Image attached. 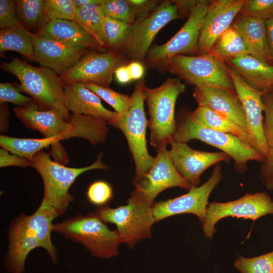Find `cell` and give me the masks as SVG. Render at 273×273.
Listing matches in <instances>:
<instances>
[{"label": "cell", "instance_id": "1", "mask_svg": "<svg viewBox=\"0 0 273 273\" xmlns=\"http://www.w3.org/2000/svg\"><path fill=\"white\" fill-rule=\"evenodd\" d=\"M1 67L18 79L17 89L30 96L40 109H55L66 121L70 120L64 83L56 72L43 66H34L17 57L3 61Z\"/></svg>", "mask_w": 273, "mask_h": 273}, {"label": "cell", "instance_id": "2", "mask_svg": "<svg viewBox=\"0 0 273 273\" xmlns=\"http://www.w3.org/2000/svg\"><path fill=\"white\" fill-rule=\"evenodd\" d=\"M52 231L81 244L91 255L101 259L118 255L122 243L117 230H110L94 212L77 214L54 223Z\"/></svg>", "mask_w": 273, "mask_h": 273}, {"label": "cell", "instance_id": "3", "mask_svg": "<svg viewBox=\"0 0 273 273\" xmlns=\"http://www.w3.org/2000/svg\"><path fill=\"white\" fill-rule=\"evenodd\" d=\"M100 152L91 165L80 168L65 166L51 158L49 153L41 150L33 157V167L40 174L44 187L42 201L53 207L59 216L64 214L75 198L69 189L76 179L83 172L93 169H106L108 166L102 161Z\"/></svg>", "mask_w": 273, "mask_h": 273}, {"label": "cell", "instance_id": "4", "mask_svg": "<svg viewBox=\"0 0 273 273\" xmlns=\"http://www.w3.org/2000/svg\"><path fill=\"white\" fill-rule=\"evenodd\" d=\"M186 90L185 84L176 78H168L155 88L145 87V101L148 108L150 145L156 149L173 141L176 127L174 118L176 102Z\"/></svg>", "mask_w": 273, "mask_h": 273}, {"label": "cell", "instance_id": "5", "mask_svg": "<svg viewBox=\"0 0 273 273\" xmlns=\"http://www.w3.org/2000/svg\"><path fill=\"white\" fill-rule=\"evenodd\" d=\"M145 82L141 79L130 96L126 112L119 115L111 125L121 130L125 136L135 165L133 184L139 181L151 168L154 157L149 153L146 141L148 121L145 109Z\"/></svg>", "mask_w": 273, "mask_h": 273}, {"label": "cell", "instance_id": "6", "mask_svg": "<svg viewBox=\"0 0 273 273\" xmlns=\"http://www.w3.org/2000/svg\"><path fill=\"white\" fill-rule=\"evenodd\" d=\"M192 140L201 141L226 153L233 160L235 169L241 173L246 172L249 161L261 163L265 159L238 138L207 127L193 120L189 114L176 123L173 141L187 143Z\"/></svg>", "mask_w": 273, "mask_h": 273}, {"label": "cell", "instance_id": "7", "mask_svg": "<svg viewBox=\"0 0 273 273\" xmlns=\"http://www.w3.org/2000/svg\"><path fill=\"white\" fill-rule=\"evenodd\" d=\"M94 213L104 223L115 224L121 243L130 249L152 237V227L156 222L152 206L131 195L126 205L111 208L107 204L98 207Z\"/></svg>", "mask_w": 273, "mask_h": 273}, {"label": "cell", "instance_id": "8", "mask_svg": "<svg viewBox=\"0 0 273 273\" xmlns=\"http://www.w3.org/2000/svg\"><path fill=\"white\" fill-rule=\"evenodd\" d=\"M167 70L187 83L235 90L225 62L214 54L179 55L164 65Z\"/></svg>", "mask_w": 273, "mask_h": 273}, {"label": "cell", "instance_id": "9", "mask_svg": "<svg viewBox=\"0 0 273 273\" xmlns=\"http://www.w3.org/2000/svg\"><path fill=\"white\" fill-rule=\"evenodd\" d=\"M211 2L197 1L180 29L166 42L150 49L146 58L148 63L164 66L175 56L197 54L201 27Z\"/></svg>", "mask_w": 273, "mask_h": 273}, {"label": "cell", "instance_id": "10", "mask_svg": "<svg viewBox=\"0 0 273 273\" xmlns=\"http://www.w3.org/2000/svg\"><path fill=\"white\" fill-rule=\"evenodd\" d=\"M268 214H273V200L266 192L247 193L243 197L227 202H213L208 204L202 230L210 240L215 232V225L228 216L250 219L253 221Z\"/></svg>", "mask_w": 273, "mask_h": 273}, {"label": "cell", "instance_id": "11", "mask_svg": "<svg viewBox=\"0 0 273 273\" xmlns=\"http://www.w3.org/2000/svg\"><path fill=\"white\" fill-rule=\"evenodd\" d=\"M181 17L173 1L161 3L149 15L131 25L130 35L122 49L124 54L133 61L144 60L160 30L170 22Z\"/></svg>", "mask_w": 273, "mask_h": 273}, {"label": "cell", "instance_id": "12", "mask_svg": "<svg viewBox=\"0 0 273 273\" xmlns=\"http://www.w3.org/2000/svg\"><path fill=\"white\" fill-rule=\"evenodd\" d=\"M152 165L137 183L131 195L153 206L154 200L162 191L172 187L189 191L192 186L176 171L167 146L156 149Z\"/></svg>", "mask_w": 273, "mask_h": 273}, {"label": "cell", "instance_id": "13", "mask_svg": "<svg viewBox=\"0 0 273 273\" xmlns=\"http://www.w3.org/2000/svg\"><path fill=\"white\" fill-rule=\"evenodd\" d=\"M221 170L222 166L218 163L215 165L211 176L202 185L192 186L187 193L180 196L154 202L152 209L156 222L175 215L189 213L197 216L203 223L209 197L222 179Z\"/></svg>", "mask_w": 273, "mask_h": 273}, {"label": "cell", "instance_id": "14", "mask_svg": "<svg viewBox=\"0 0 273 273\" xmlns=\"http://www.w3.org/2000/svg\"><path fill=\"white\" fill-rule=\"evenodd\" d=\"M125 61V55L118 50L88 52L59 76L64 84L80 82L109 87L115 71Z\"/></svg>", "mask_w": 273, "mask_h": 273}, {"label": "cell", "instance_id": "15", "mask_svg": "<svg viewBox=\"0 0 273 273\" xmlns=\"http://www.w3.org/2000/svg\"><path fill=\"white\" fill-rule=\"evenodd\" d=\"M228 70L243 106L250 146L265 158L268 150L263 131L264 105L262 98L266 93L251 86L235 69L229 66Z\"/></svg>", "mask_w": 273, "mask_h": 273}, {"label": "cell", "instance_id": "16", "mask_svg": "<svg viewBox=\"0 0 273 273\" xmlns=\"http://www.w3.org/2000/svg\"><path fill=\"white\" fill-rule=\"evenodd\" d=\"M169 150L178 173L192 186L198 187L200 177L209 167L221 162H229L230 157L221 152H211L192 149L187 143L172 141Z\"/></svg>", "mask_w": 273, "mask_h": 273}, {"label": "cell", "instance_id": "17", "mask_svg": "<svg viewBox=\"0 0 273 273\" xmlns=\"http://www.w3.org/2000/svg\"><path fill=\"white\" fill-rule=\"evenodd\" d=\"M33 61L60 75L71 68L88 49L74 47L38 33L30 32Z\"/></svg>", "mask_w": 273, "mask_h": 273}, {"label": "cell", "instance_id": "18", "mask_svg": "<svg viewBox=\"0 0 273 273\" xmlns=\"http://www.w3.org/2000/svg\"><path fill=\"white\" fill-rule=\"evenodd\" d=\"M245 0H217L209 5L200 32L198 55L210 53L217 39L233 24Z\"/></svg>", "mask_w": 273, "mask_h": 273}, {"label": "cell", "instance_id": "19", "mask_svg": "<svg viewBox=\"0 0 273 273\" xmlns=\"http://www.w3.org/2000/svg\"><path fill=\"white\" fill-rule=\"evenodd\" d=\"M193 96L198 106L212 109L248 131L243 106L235 90L213 86H195Z\"/></svg>", "mask_w": 273, "mask_h": 273}, {"label": "cell", "instance_id": "20", "mask_svg": "<svg viewBox=\"0 0 273 273\" xmlns=\"http://www.w3.org/2000/svg\"><path fill=\"white\" fill-rule=\"evenodd\" d=\"M7 240L8 249L4 262L6 270L9 273H24L28 255L34 249L41 248L40 242L19 215L10 223Z\"/></svg>", "mask_w": 273, "mask_h": 273}, {"label": "cell", "instance_id": "21", "mask_svg": "<svg viewBox=\"0 0 273 273\" xmlns=\"http://www.w3.org/2000/svg\"><path fill=\"white\" fill-rule=\"evenodd\" d=\"M15 115L29 128L39 132L44 138H53L60 142L59 136L70 124L62 114L55 109L43 110L34 102L13 109Z\"/></svg>", "mask_w": 273, "mask_h": 273}, {"label": "cell", "instance_id": "22", "mask_svg": "<svg viewBox=\"0 0 273 273\" xmlns=\"http://www.w3.org/2000/svg\"><path fill=\"white\" fill-rule=\"evenodd\" d=\"M68 108L72 113L93 117L111 125L119 114L105 108L101 98L82 82L64 84Z\"/></svg>", "mask_w": 273, "mask_h": 273}, {"label": "cell", "instance_id": "23", "mask_svg": "<svg viewBox=\"0 0 273 273\" xmlns=\"http://www.w3.org/2000/svg\"><path fill=\"white\" fill-rule=\"evenodd\" d=\"M232 25L241 36L250 55L272 65L273 56L268 43L265 21L239 15Z\"/></svg>", "mask_w": 273, "mask_h": 273}, {"label": "cell", "instance_id": "24", "mask_svg": "<svg viewBox=\"0 0 273 273\" xmlns=\"http://www.w3.org/2000/svg\"><path fill=\"white\" fill-rule=\"evenodd\" d=\"M0 145L10 153L26 158L32 162L36 153L51 146L49 154L54 161L64 165L68 160L67 153L60 142L53 138L25 139L1 135Z\"/></svg>", "mask_w": 273, "mask_h": 273}, {"label": "cell", "instance_id": "25", "mask_svg": "<svg viewBox=\"0 0 273 273\" xmlns=\"http://www.w3.org/2000/svg\"><path fill=\"white\" fill-rule=\"evenodd\" d=\"M19 216L24 224L36 236L41 248L46 251L51 261L57 264V250L51 238L53 222L59 216L57 211L42 200L39 207L32 214L27 215L21 213Z\"/></svg>", "mask_w": 273, "mask_h": 273}, {"label": "cell", "instance_id": "26", "mask_svg": "<svg viewBox=\"0 0 273 273\" xmlns=\"http://www.w3.org/2000/svg\"><path fill=\"white\" fill-rule=\"evenodd\" d=\"M251 86L267 93L273 90V65L266 64L251 55L225 61Z\"/></svg>", "mask_w": 273, "mask_h": 273}, {"label": "cell", "instance_id": "27", "mask_svg": "<svg viewBox=\"0 0 273 273\" xmlns=\"http://www.w3.org/2000/svg\"><path fill=\"white\" fill-rule=\"evenodd\" d=\"M38 33L74 47L95 50L100 53L107 51L73 21H51Z\"/></svg>", "mask_w": 273, "mask_h": 273}, {"label": "cell", "instance_id": "28", "mask_svg": "<svg viewBox=\"0 0 273 273\" xmlns=\"http://www.w3.org/2000/svg\"><path fill=\"white\" fill-rule=\"evenodd\" d=\"M68 129L59 136L61 141L72 138H79L88 141L92 145L104 143L109 128L106 122L93 117L72 113Z\"/></svg>", "mask_w": 273, "mask_h": 273}, {"label": "cell", "instance_id": "29", "mask_svg": "<svg viewBox=\"0 0 273 273\" xmlns=\"http://www.w3.org/2000/svg\"><path fill=\"white\" fill-rule=\"evenodd\" d=\"M264 105L263 131L267 145V156L261 162L259 177L266 189L273 190V90L262 96Z\"/></svg>", "mask_w": 273, "mask_h": 273}, {"label": "cell", "instance_id": "30", "mask_svg": "<svg viewBox=\"0 0 273 273\" xmlns=\"http://www.w3.org/2000/svg\"><path fill=\"white\" fill-rule=\"evenodd\" d=\"M189 114L193 120L203 125L215 130L232 134L250 146L248 133L246 130L212 109L198 106Z\"/></svg>", "mask_w": 273, "mask_h": 273}, {"label": "cell", "instance_id": "31", "mask_svg": "<svg viewBox=\"0 0 273 273\" xmlns=\"http://www.w3.org/2000/svg\"><path fill=\"white\" fill-rule=\"evenodd\" d=\"M104 17L100 4H91L77 8L73 21L107 50L104 30Z\"/></svg>", "mask_w": 273, "mask_h": 273}, {"label": "cell", "instance_id": "32", "mask_svg": "<svg viewBox=\"0 0 273 273\" xmlns=\"http://www.w3.org/2000/svg\"><path fill=\"white\" fill-rule=\"evenodd\" d=\"M14 51L33 60L34 48L30 32L21 23L0 31V53Z\"/></svg>", "mask_w": 273, "mask_h": 273}, {"label": "cell", "instance_id": "33", "mask_svg": "<svg viewBox=\"0 0 273 273\" xmlns=\"http://www.w3.org/2000/svg\"><path fill=\"white\" fill-rule=\"evenodd\" d=\"M16 12L20 23L32 33H39L49 23L45 0H16Z\"/></svg>", "mask_w": 273, "mask_h": 273}, {"label": "cell", "instance_id": "34", "mask_svg": "<svg viewBox=\"0 0 273 273\" xmlns=\"http://www.w3.org/2000/svg\"><path fill=\"white\" fill-rule=\"evenodd\" d=\"M210 53L225 62L250 55L241 36L232 25L217 39Z\"/></svg>", "mask_w": 273, "mask_h": 273}, {"label": "cell", "instance_id": "35", "mask_svg": "<svg viewBox=\"0 0 273 273\" xmlns=\"http://www.w3.org/2000/svg\"><path fill=\"white\" fill-rule=\"evenodd\" d=\"M104 30L107 50L122 49L131 31V25L123 21L104 17Z\"/></svg>", "mask_w": 273, "mask_h": 273}, {"label": "cell", "instance_id": "36", "mask_svg": "<svg viewBox=\"0 0 273 273\" xmlns=\"http://www.w3.org/2000/svg\"><path fill=\"white\" fill-rule=\"evenodd\" d=\"M86 86L110 105L119 115L124 114L130 103V96L119 93L109 87L92 83H83Z\"/></svg>", "mask_w": 273, "mask_h": 273}, {"label": "cell", "instance_id": "37", "mask_svg": "<svg viewBox=\"0 0 273 273\" xmlns=\"http://www.w3.org/2000/svg\"><path fill=\"white\" fill-rule=\"evenodd\" d=\"M234 265L240 273H273V251L252 258L240 256Z\"/></svg>", "mask_w": 273, "mask_h": 273}, {"label": "cell", "instance_id": "38", "mask_svg": "<svg viewBox=\"0 0 273 273\" xmlns=\"http://www.w3.org/2000/svg\"><path fill=\"white\" fill-rule=\"evenodd\" d=\"M105 16L133 25L136 19L127 0H103L100 4Z\"/></svg>", "mask_w": 273, "mask_h": 273}, {"label": "cell", "instance_id": "39", "mask_svg": "<svg viewBox=\"0 0 273 273\" xmlns=\"http://www.w3.org/2000/svg\"><path fill=\"white\" fill-rule=\"evenodd\" d=\"M44 8L49 22L55 20L74 21L76 7L73 0H45Z\"/></svg>", "mask_w": 273, "mask_h": 273}, {"label": "cell", "instance_id": "40", "mask_svg": "<svg viewBox=\"0 0 273 273\" xmlns=\"http://www.w3.org/2000/svg\"><path fill=\"white\" fill-rule=\"evenodd\" d=\"M239 15L266 21L273 18V0H245Z\"/></svg>", "mask_w": 273, "mask_h": 273}, {"label": "cell", "instance_id": "41", "mask_svg": "<svg viewBox=\"0 0 273 273\" xmlns=\"http://www.w3.org/2000/svg\"><path fill=\"white\" fill-rule=\"evenodd\" d=\"M86 197L88 201L98 207L108 204L113 197V190L110 185L104 180L92 183L87 188Z\"/></svg>", "mask_w": 273, "mask_h": 273}, {"label": "cell", "instance_id": "42", "mask_svg": "<svg viewBox=\"0 0 273 273\" xmlns=\"http://www.w3.org/2000/svg\"><path fill=\"white\" fill-rule=\"evenodd\" d=\"M33 102L30 97L22 94L13 82L0 83V104L10 103L22 107Z\"/></svg>", "mask_w": 273, "mask_h": 273}, {"label": "cell", "instance_id": "43", "mask_svg": "<svg viewBox=\"0 0 273 273\" xmlns=\"http://www.w3.org/2000/svg\"><path fill=\"white\" fill-rule=\"evenodd\" d=\"M16 12V1L0 0V28L11 27L20 24Z\"/></svg>", "mask_w": 273, "mask_h": 273}, {"label": "cell", "instance_id": "44", "mask_svg": "<svg viewBox=\"0 0 273 273\" xmlns=\"http://www.w3.org/2000/svg\"><path fill=\"white\" fill-rule=\"evenodd\" d=\"M19 166L25 168L28 166L33 167V162L26 158L19 155L10 153L5 149H0V167Z\"/></svg>", "mask_w": 273, "mask_h": 273}, {"label": "cell", "instance_id": "45", "mask_svg": "<svg viewBox=\"0 0 273 273\" xmlns=\"http://www.w3.org/2000/svg\"><path fill=\"white\" fill-rule=\"evenodd\" d=\"M132 7L136 21L151 13L159 4V1L154 0H127Z\"/></svg>", "mask_w": 273, "mask_h": 273}, {"label": "cell", "instance_id": "46", "mask_svg": "<svg viewBox=\"0 0 273 273\" xmlns=\"http://www.w3.org/2000/svg\"><path fill=\"white\" fill-rule=\"evenodd\" d=\"M127 67L132 80L142 78L144 74L145 69L140 62L133 61L127 65Z\"/></svg>", "mask_w": 273, "mask_h": 273}, {"label": "cell", "instance_id": "47", "mask_svg": "<svg viewBox=\"0 0 273 273\" xmlns=\"http://www.w3.org/2000/svg\"><path fill=\"white\" fill-rule=\"evenodd\" d=\"M115 77L118 82L125 84L132 80L127 65H122L114 72Z\"/></svg>", "mask_w": 273, "mask_h": 273}, {"label": "cell", "instance_id": "48", "mask_svg": "<svg viewBox=\"0 0 273 273\" xmlns=\"http://www.w3.org/2000/svg\"><path fill=\"white\" fill-rule=\"evenodd\" d=\"M173 2L176 5L181 15L184 13L190 15L197 1H173Z\"/></svg>", "mask_w": 273, "mask_h": 273}, {"label": "cell", "instance_id": "49", "mask_svg": "<svg viewBox=\"0 0 273 273\" xmlns=\"http://www.w3.org/2000/svg\"><path fill=\"white\" fill-rule=\"evenodd\" d=\"M0 115L1 131L3 132L8 127L7 125L8 124V118L9 116L8 106L6 103L1 104Z\"/></svg>", "mask_w": 273, "mask_h": 273}, {"label": "cell", "instance_id": "50", "mask_svg": "<svg viewBox=\"0 0 273 273\" xmlns=\"http://www.w3.org/2000/svg\"><path fill=\"white\" fill-rule=\"evenodd\" d=\"M265 26L269 47L273 56V18L265 21Z\"/></svg>", "mask_w": 273, "mask_h": 273}, {"label": "cell", "instance_id": "51", "mask_svg": "<svg viewBox=\"0 0 273 273\" xmlns=\"http://www.w3.org/2000/svg\"><path fill=\"white\" fill-rule=\"evenodd\" d=\"M76 8L91 4H101L103 0H73Z\"/></svg>", "mask_w": 273, "mask_h": 273}]
</instances>
